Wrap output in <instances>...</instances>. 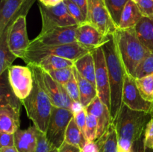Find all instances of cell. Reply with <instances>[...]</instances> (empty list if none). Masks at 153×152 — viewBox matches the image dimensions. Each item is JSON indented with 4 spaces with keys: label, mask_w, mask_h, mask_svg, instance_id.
Returning <instances> with one entry per match:
<instances>
[{
    "label": "cell",
    "mask_w": 153,
    "mask_h": 152,
    "mask_svg": "<svg viewBox=\"0 0 153 152\" xmlns=\"http://www.w3.org/2000/svg\"><path fill=\"white\" fill-rule=\"evenodd\" d=\"M74 66L82 77L91 82L97 88L95 60L92 51L85 54L77 61H75Z\"/></svg>",
    "instance_id": "44dd1931"
},
{
    "label": "cell",
    "mask_w": 153,
    "mask_h": 152,
    "mask_svg": "<svg viewBox=\"0 0 153 152\" xmlns=\"http://www.w3.org/2000/svg\"><path fill=\"white\" fill-rule=\"evenodd\" d=\"M73 118V113L68 109L53 106L46 129L48 141L59 148L65 140L66 131L69 123Z\"/></svg>",
    "instance_id": "52a82bcc"
},
{
    "label": "cell",
    "mask_w": 153,
    "mask_h": 152,
    "mask_svg": "<svg viewBox=\"0 0 153 152\" xmlns=\"http://www.w3.org/2000/svg\"><path fill=\"white\" fill-rule=\"evenodd\" d=\"M73 66L67 67V68L55 70V71L49 72L51 77L61 84L64 85L68 82L71 76L73 74Z\"/></svg>",
    "instance_id": "d6a6232c"
},
{
    "label": "cell",
    "mask_w": 153,
    "mask_h": 152,
    "mask_svg": "<svg viewBox=\"0 0 153 152\" xmlns=\"http://www.w3.org/2000/svg\"><path fill=\"white\" fill-rule=\"evenodd\" d=\"M133 1H134V2L136 3V4H137V3H138V0H132Z\"/></svg>",
    "instance_id": "c3c4849f"
},
{
    "label": "cell",
    "mask_w": 153,
    "mask_h": 152,
    "mask_svg": "<svg viewBox=\"0 0 153 152\" xmlns=\"http://www.w3.org/2000/svg\"><path fill=\"white\" fill-rule=\"evenodd\" d=\"M153 103V102H152ZM152 115H153V108H152Z\"/></svg>",
    "instance_id": "681fc988"
},
{
    "label": "cell",
    "mask_w": 153,
    "mask_h": 152,
    "mask_svg": "<svg viewBox=\"0 0 153 152\" xmlns=\"http://www.w3.org/2000/svg\"><path fill=\"white\" fill-rule=\"evenodd\" d=\"M128 1V0H105L108 10L117 28L119 27L122 12Z\"/></svg>",
    "instance_id": "f1b7e54d"
},
{
    "label": "cell",
    "mask_w": 153,
    "mask_h": 152,
    "mask_svg": "<svg viewBox=\"0 0 153 152\" xmlns=\"http://www.w3.org/2000/svg\"><path fill=\"white\" fill-rule=\"evenodd\" d=\"M87 110L86 108H83L79 112L74 113L73 114V118H74L76 123L80 128L82 132L83 133L84 135L85 134V128H86V121H87Z\"/></svg>",
    "instance_id": "f35d334b"
},
{
    "label": "cell",
    "mask_w": 153,
    "mask_h": 152,
    "mask_svg": "<svg viewBox=\"0 0 153 152\" xmlns=\"http://www.w3.org/2000/svg\"><path fill=\"white\" fill-rule=\"evenodd\" d=\"M73 74L79 85L81 104L85 107H88L90 103L98 95L97 88L91 82L82 77L75 66H73Z\"/></svg>",
    "instance_id": "cb8c5ba5"
},
{
    "label": "cell",
    "mask_w": 153,
    "mask_h": 152,
    "mask_svg": "<svg viewBox=\"0 0 153 152\" xmlns=\"http://www.w3.org/2000/svg\"><path fill=\"white\" fill-rule=\"evenodd\" d=\"M66 90L68 92L69 95L72 100L74 101H79L80 102V96H79V89L78 82L76 80L74 74L71 76L70 80H68L66 84L64 85Z\"/></svg>",
    "instance_id": "d590c367"
},
{
    "label": "cell",
    "mask_w": 153,
    "mask_h": 152,
    "mask_svg": "<svg viewBox=\"0 0 153 152\" xmlns=\"http://www.w3.org/2000/svg\"><path fill=\"white\" fill-rule=\"evenodd\" d=\"M79 25L57 27L40 32L33 42L43 46H61L76 42V31Z\"/></svg>",
    "instance_id": "9a60e30c"
},
{
    "label": "cell",
    "mask_w": 153,
    "mask_h": 152,
    "mask_svg": "<svg viewBox=\"0 0 153 152\" xmlns=\"http://www.w3.org/2000/svg\"><path fill=\"white\" fill-rule=\"evenodd\" d=\"M0 152H19V151L16 149L15 146L13 147H1L0 148Z\"/></svg>",
    "instance_id": "7dc6e473"
},
{
    "label": "cell",
    "mask_w": 153,
    "mask_h": 152,
    "mask_svg": "<svg viewBox=\"0 0 153 152\" xmlns=\"http://www.w3.org/2000/svg\"><path fill=\"white\" fill-rule=\"evenodd\" d=\"M152 116L151 113L131 110L122 104L119 115L114 122L117 133L119 152H133L134 142L143 136Z\"/></svg>",
    "instance_id": "6da1fadb"
},
{
    "label": "cell",
    "mask_w": 153,
    "mask_h": 152,
    "mask_svg": "<svg viewBox=\"0 0 153 152\" xmlns=\"http://www.w3.org/2000/svg\"><path fill=\"white\" fill-rule=\"evenodd\" d=\"M136 83L142 96L147 101L153 102V74L136 79Z\"/></svg>",
    "instance_id": "f546056e"
},
{
    "label": "cell",
    "mask_w": 153,
    "mask_h": 152,
    "mask_svg": "<svg viewBox=\"0 0 153 152\" xmlns=\"http://www.w3.org/2000/svg\"><path fill=\"white\" fill-rule=\"evenodd\" d=\"M153 74V52L147 55L137 66L134 78L138 79Z\"/></svg>",
    "instance_id": "4dcf8cb0"
},
{
    "label": "cell",
    "mask_w": 153,
    "mask_h": 152,
    "mask_svg": "<svg viewBox=\"0 0 153 152\" xmlns=\"http://www.w3.org/2000/svg\"><path fill=\"white\" fill-rule=\"evenodd\" d=\"M0 106L10 105L20 110L22 101L15 95L8 80L7 70L0 75Z\"/></svg>",
    "instance_id": "7402d4cb"
},
{
    "label": "cell",
    "mask_w": 153,
    "mask_h": 152,
    "mask_svg": "<svg viewBox=\"0 0 153 152\" xmlns=\"http://www.w3.org/2000/svg\"><path fill=\"white\" fill-rule=\"evenodd\" d=\"M20 110L10 105L0 106V131L14 134L19 128Z\"/></svg>",
    "instance_id": "d6986e66"
},
{
    "label": "cell",
    "mask_w": 153,
    "mask_h": 152,
    "mask_svg": "<svg viewBox=\"0 0 153 152\" xmlns=\"http://www.w3.org/2000/svg\"><path fill=\"white\" fill-rule=\"evenodd\" d=\"M137 5L143 16L153 19V0H138Z\"/></svg>",
    "instance_id": "74e56055"
},
{
    "label": "cell",
    "mask_w": 153,
    "mask_h": 152,
    "mask_svg": "<svg viewBox=\"0 0 153 152\" xmlns=\"http://www.w3.org/2000/svg\"><path fill=\"white\" fill-rule=\"evenodd\" d=\"M113 37L126 72L134 77L140 63L151 52L140 42L134 28H117Z\"/></svg>",
    "instance_id": "3957f363"
},
{
    "label": "cell",
    "mask_w": 153,
    "mask_h": 152,
    "mask_svg": "<svg viewBox=\"0 0 153 152\" xmlns=\"http://www.w3.org/2000/svg\"><path fill=\"white\" fill-rule=\"evenodd\" d=\"M96 142L98 144L100 152H119L117 133L114 122L111 123L105 132Z\"/></svg>",
    "instance_id": "484cf974"
},
{
    "label": "cell",
    "mask_w": 153,
    "mask_h": 152,
    "mask_svg": "<svg viewBox=\"0 0 153 152\" xmlns=\"http://www.w3.org/2000/svg\"><path fill=\"white\" fill-rule=\"evenodd\" d=\"M143 16L137 4L132 0H128L121 14L119 27L120 29L134 28Z\"/></svg>",
    "instance_id": "ffe728a7"
},
{
    "label": "cell",
    "mask_w": 153,
    "mask_h": 152,
    "mask_svg": "<svg viewBox=\"0 0 153 152\" xmlns=\"http://www.w3.org/2000/svg\"><path fill=\"white\" fill-rule=\"evenodd\" d=\"M95 60L96 85L100 99L111 110V92L108 71L105 57L102 47L92 51Z\"/></svg>",
    "instance_id": "7c38bea8"
},
{
    "label": "cell",
    "mask_w": 153,
    "mask_h": 152,
    "mask_svg": "<svg viewBox=\"0 0 153 152\" xmlns=\"http://www.w3.org/2000/svg\"><path fill=\"white\" fill-rule=\"evenodd\" d=\"M8 80L15 95L22 101L31 93L34 85V76L28 66L12 65L7 69Z\"/></svg>",
    "instance_id": "8fae6325"
},
{
    "label": "cell",
    "mask_w": 153,
    "mask_h": 152,
    "mask_svg": "<svg viewBox=\"0 0 153 152\" xmlns=\"http://www.w3.org/2000/svg\"><path fill=\"white\" fill-rule=\"evenodd\" d=\"M72 1L75 3L76 5L79 6L80 7V9L82 10V13H84L85 16L86 17L88 16V0H71Z\"/></svg>",
    "instance_id": "ee69618b"
},
{
    "label": "cell",
    "mask_w": 153,
    "mask_h": 152,
    "mask_svg": "<svg viewBox=\"0 0 153 152\" xmlns=\"http://www.w3.org/2000/svg\"><path fill=\"white\" fill-rule=\"evenodd\" d=\"M87 22L91 24L105 35H113L117 30L107 8L105 0H88Z\"/></svg>",
    "instance_id": "9c48e42d"
},
{
    "label": "cell",
    "mask_w": 153,
    "mask_h": 152,
    "mask_svg": "<svg viewBox=\"0 0 153 152\" xmlns=\"http://www.w3.org/2000/svg\"><path fill=\"white\" fill-rule=\"evenodd\" d=\"M91 50L84 47L78 42L61 46H43L31 40L22 60L28 64L34 63L40 58L47 55H55L76 61Z\"/></svg>",
    "instance_id": "5b68a950"
},
{
    "label": "cell",
    "mask_w": 153,
    "mask_h": 152,
    "mask_svg": "<svg viewBox=\"0 0 153 152\" xmlns=\"http://www.w3.org/2000/svg\"><path fill=\"white\" fill-rule=\"evenodd\" d=\"M85 108L87 113H91L97 118L98 122V131H97V139H98L108 128L111 123L113 122L110 109L100 99L98 95Z\"/></svg>",
    "instance_id": "e0dca14e"
},
{
    "label": "cell",
    "mask_w": 153,
    "mask_h": 152,
    "mask_svg": "<svg viewBox=\"0 0 153 152\" xmlns=\"http://www.w3.org/2000/svg\"><path fill=\"white\" fill-rule=\"evenodd\" d=\"M38 131L37 128L33 125L27 129H19L14 133L15 147L19 152L35 151Z\"/></svg>",
    "instance_id": "ac0fdd59"
},
{
    "label": "cell",
    "mask_w": 153,
    "mask_h": 152,
    "mask_svg": "<svg viewBox=\"0 0 153 152\" xmlns=\"http://www.w3.org/2000/svg\"><path fill=\"white\" fill-rule=\"evenodd\" d=\"M6 30L9 49L16 58L22 59L31 42L27 34L26 15L18 16Z\"/></svg>",
    "instance_id": "30bf717a"
},
{
    "label": "cell",
    "mask_w": 153,
    "mask_h": 152,
    "mask_svg": "<svg viewBox=\"0 0 153 152\" xmlns=\"http://www.w3.org/2000/svg\"><path fill=\"white\" fill-rule=\"evenodd\" d=\"M34 76V75H33ZM28 119L40 132L46 133L53 105L50 98L34 77V85L30 95L22 100Z\"/></svg>",
    "instance_id": "277c9868"
},
{
    "label": "cell",
    "mask_w": 153,
    "mask_h": 152,
    "mask_svg": "<svg viewBox=\"0 0 153 152\" xmlns=\"http://www.w3.org/2000/svg\"><path fill=\"white\" fill-rule=\"evenodd\" d=\"M97 131H98V122L97 118L91 113H88L85 134L87 141H96L97 139Z\"/></svg>",
    "instance_id": "1f68e13d"
},
{
    "label": "cell",
    "mask_w": 153,
    "mask_h": 152,
    "mask_svg": "<svg viewBox=\"0 0 153 152\" xmlns=\"http://www.w3.org/2000/svg\"><path fill=\"white\" fill-rule=\"evenodd\" d=\"M39 2L46 7H54L61 4L64 0H38Z\"/></svg>",
    "instance_id": "f6af8a7d"
},
{
    "label": "cell",
    "mask_w": 153,
    "mask_h": 152,
    "mask_svg": "<svg viewBox=\"0 0 153 152\" xmlns=\"http://www.w3.org/2000/svg\"><path fill=\"white\" fill-rule=\"evenodd\" d=\"M135 34L142 43L153 52V19L144 16L134 28Z\"/></svg>",
    "instance_id": "603a6c76"
},
{
    "label": "cell",
    "mask_w": 153,
    "mask_h": 152,
    "mask_svg": "<svg viewBox=\"0 0 153 152\" xmlns=\"http://www.w3.org/2000/svg\"><path fill=\"white\" fill-rule=\"evenodd\" d=\"M27 66L31 68L34 77L37 79L39 84L49 97L52 105L70 110L73 101L70 97L64 85L55 81L49 72L38 66L33 64H28Z\"/></svg>",
    "instance_id": "8992f818"
},
{
    "label": "cell",
    "mask_w": 153,
    "mask_h": 152,
    "mask_svg": "<svg viewBox=\"0 0 153 152\" xmlns=\"http://www.w3.org/2000/svg\"><path fill=\"white\" fill-rule=\"evenodd\" d=\"M64 142L69 143V144L78 146L81 149L86 143V138L80 130V128H79L77 124L76 123L74 118L71 119V121L69 123L68 127H67Z\"/></svg>",
    "instance_id": "83f0119b"
},
{
    "label": "cell",
    "mask_w": 153,
    "mask_h": 152,
    "mask_svg": "<svg viewBox=\"0 0 153 152\" xmlns=\"http://www.w3.org/2000/svg\"><path fill=\"white\" fill-rule=\"evenodd\" d=\"M82 152H100V148L96 141H87L82 147Z\"/></svg>",
    "instance_id": "60d3db41"
},
{
    "label": "cell",
    "mask_w": 153,
    "mask_h": 152,
    "mask_svg": "<svg viewBox=\"0 0 153 152\" xmlns=\"http://www.w3.org/2000/svg\"><path fill=\"white\" fill-rule=\"evenodd\" d=\"M149 149L146 148L143 141V136L134 142L133 146V152H149Z\"/></svg>",
    "instance_id": "7bdbcfd3"
},
{
    "label": "cell",
    "mask_w": 153,
    "mask_h": 152,
    "mask_svg": "<svg viewBox=\"0 0 153 152\" xmlns=\"http://www.w3.org/2000/svg\"><path fill=\"white\" fill-rule=\"evenodd\" d=\"M35 0H1L0 35L20 15L28 14Z\"/></svg>",
    "instance_id": "5bb4252c"
},
{
    "label": "cell",
    "mask_w": 153,
    "mask_h": 152,
    "mask_svg": "<svg viewBox=\"0 0 153 152\" xmlns=\"http://www.w3.org/2000/svg\"><path fill=\"white\" fill-rule=\"evenodd\" d=\"M34 152H58V148L48 141L44 133L39 131L37 147Z\"/></svg>",
    "instance_id": "836d02e7"
},
{
    "label": "cell",
    "mask_w": 153,
    "mask_h": 152,
    "mask_svg": "<svg viewBox=\"0 0 153 152\" xmlns=\"http://www.w3.org/2000/svg\"><path fill=\"white\" fill-rule=\"evenodd\" d=\"M143 141L146 148L153 150V115L146 125L143 134Z\"/></svg>",
    "instance_id": "8d00e7d4"
},
{
    "label": "cell",
    "mask_w": 153,
    "mask_h": 152,
    "mask_svg": "<svg viewBox=\"0 0 153 152\" xmlns=\"http://www.w3.org/2000/svg\"><path fill=\"white\" fill-rule=\"evenodd\" d=\"M112 35H105L96 27L86 22L79 25L76 31V42L90 50L100 48L110 40Z\"/></svg>",
    "instance_id": "2e32d148"
},
{
    "label": "cell",
    "mask_w": 153,
    "mask_h": 152,
    "mask_svg": "<svg viewBox=\"0 0 153 152\" xmlns=\"http://www.w3.org/2000/svg\"><path fill=\"white\" fill-rule=\"evenodd\" d=\"M83 108H85V107L81 104V102H79V101H73V104H72V106H71V108H70V110H71V111L73 112V114H74V113L82 110Z\"/></svg>",
    "instance_id": "bcb514c9"
},
{
    "label": "cell",
    "mask_w": 153,
    "mask_h": 152,
    "mask_svg": "<svg viewBox=\"0 0 153 152\" xmlns=\"http://www.w3.org/2000/svg\"><path fill=\"white\" fill-rule=\"evenodd\" d=\"M16 57L10 50L7 43V30L0 35V75L7 71L12 66Z\"/></svg>",
    "instance_id": "4316f807"
},
{
    "label": "cell",
    "mask_w": 153,
    "mask_h": 152,
    "mask_svg": "<svg viewBox=\"0 0 153 152\" xmlns=\"http://www.w3.org/2000/svg\"><path fill=\"white\" fill-rule=\"evenodd\" d=\"M64 3L67 5L69 12L71 16L74 18L79 25L87 22V19L82 13V10L78 5H76L71 0H64Z\"/></svg>",
    "instance_id": "e575fe53"
},
{
    "label": "cell",
    "mask_w": 153,
    "mask_h": 152,
    "mask_svg": "<svg viewBox=\"0 0 153 152\" xmlns=\"http://www.w3.org/2000/svg\"><path fill=\"white\" fill-rule=\"evenodd\" d=\"M58 152H82V149L78 146L64 142L58 148Z\"/></svg>",
    "instance_id": "b9f144b4"
},
{
    "label": "cell",
    "mask_w": 153,
    "mask_h": 152,
    "mask_svg": "<svg viewBox=\"0 0 153 152\" xmlns=\"http://www.w3.org/2000/svg\"><path fill=\"white\" fill-rule=\"evenodd\" d=\"M42 28L40 32H44L57 27H69L79 25L71 16L64 1L54 7H46L39 2Z\"/></svg>",
    "instance_id": "ba28073f"
},
{
    "label": "cell",
    "mask_w": 153,
    "mask_h": 152,
    "mask_svg": "<svg viewBox=\"0 0 153 152\" xmlns=\"http://www.w3.org/2000/svg\"><path fill=\"white\" fill-rule=\"evenodd\" d=\"M75 61L61 57L55 56V55H47L43 58H40L37 61L31 63L33 65L38 66L46 72L55 71L61 69L67 68L74 66Z\"/></svg>",
    "instance_id": "d4e9b609"
},
{
    "label": "cell",
    "mask_w": 153,
    "mask_h": 152,
    "mask_svg": "<svg viewBox=\"0 0 153 152\" xmlns=\"http://www.w3.org/2000/svg\"><path fill=\"white\" fill-rule=\"evenodd\" d=\"M123 104L130 109L152 114L153 103L145 99L137 87L136 79L126 72L123 89Z\"/></svg>",
    "instance_id": "4fadbf2b"
},
{
    "label": "cell",
    "mask_w": 153,
    "mask_h": 152,
    "mask_svg": "<svg viewBox=\"0 0 153 152\" xmlns=\"http://www.w3.org/2000/svg\"><path fill=\"white\" fill-rule=\"evenodd\" d=\"M0 146L4 148L15 146L14 134L0 131Z\"/></svg>",
    "instance_id": "ab89813d"
},
{
    "label": "cell",
    "mask_w": 153,
    "mask_h": 152,
    "mask_svg": "<svg viewBox=\"0 0 153 152\" xmlns=\"http://www.w3.org/2000/svg\"><path fill=\"white\" fill-rule=\"evenodd\" d=\"M108 71L111 92V115L113 122L117 118L123 104V89L126 70L118 53L113 35L102 46Z\"/></svg>",
    "instance_id": "7a4b0ae2"
}]
</instances>
